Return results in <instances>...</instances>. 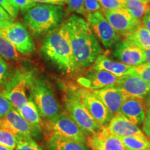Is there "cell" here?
I'll list each match as a JSON object with an SVG mask.
<instances>
[{
    "mask_svg": "<svg viewBox=\"0 0 150 150\" xmlns=\"http://www.w3.org/2000/svg\"><path fill=\"white\" fill-rule=\"evenodd\" d=\"M0 35L8 40L20 54L33 53L35 46L26 28L20 22H13L4 29H0Z\"/></svg>",
    "mask_w": 150,
    "mask_h": 150,
    "instance_id": "9c48e42d",
    "label": "cell"
},
{
    "mask_svg": "<svg viewBox=\"0 0 150 150\" xmlns=\"http://www.w3.org/2000/svg\"><path fill=\"white\" fill-rule=\"evenodd\" d=\"M0 145L13 150L16 147V136L8 129L0 127Z\"/></svg>",
    "mask_w": 150,
    "mask_h": 150,
    "instance_id": "83f0119b",
    "label": "cell"
},
{
    "mask_svg": "<svg viewBox=\"0 0 150 150\" xmlns=\"http://www.w3.org/2000/svg\"><path fill=\"white\" fill-rule=\"evenodd\" d=\"M67 13H75L81 16H87L85 8V0H67Z\"/></svg>",
    "mask_w": 150,
    "mask_h": 150,
    "instance_id": "f1b7e54d",
    "label": "cell"
},
{
    "mask_svg": "<svg viewBox=\"0 0 150 150\" xmlns=\"http://www.w3.org/2000/svg\"><path fill=\"white\" fill-rule=\"evenodd\" d=\"M87 145L91 150H125L120 138L103 127L98 134L88 137Z\"/></svg>",
    "mask_w": 150,
    "mask_h": 150,
    "instance_id": "e0dca14e",
    "label": "cell"
},
{
    "mask_svg": "<svg viewBox=\"0 0 150 150\" xmlns=\"http://www.w3.org/2000/svg\"><path fill=\"white\" fill-rule=\"evenodd\" d=\"M144 102L147 107H150V91L147 94V95L144 97Z\"/></svg>",
    "mask_w": 150,
    "mask_h": 150,
    "instance_id": "b9f144b4",
    "label": "cell"
},
{
    "mask_svg": "<svg viewBox=\"0 0 150 150\" xmlns=\"http://www.w3.org/2000/svg\"><path fill=\"white\" fill-rule=\"evenodd\" d=\"M21 117L24 118L28 122L33 125H40L41 124V117L38 108L31 99L29 98L28 101L21 107L17 108Z\"/></svg>",
    "mask_w": 150,
    "mask_h": 150,
    "instance_id": "7402d4cb",
    "label": "cell"
},
{
    "mask_svg": "<svg viewBox=\"0 0 150 150\" xmlns=\"http://www.w3.org/2000/svg\"><path fill=\"white\" fill-rule=\"evenodd\" d=\"M144 60L145 63L150 65V50H144Z\"/></svg>",
    "mask_w": 150,
    "mask_h": 150,
    "instance_id": "60d3db41",
    "label": "cell"
},
{
    "mask_svg": "<svg viewBox=\"0 0 150 150\" xmlns=\"http://www.w3.org/2000/svg\"><path fill=\"white\" fill-rule=\"evenodd\" d=\"M13 108V105L8 99L0 95V119L5 117Z\"/></svg>",
    "mask_w": 150,
    "mask_h": 150,
    "instance_id": "836d02e7",
    "label": "cell"
},
{
    "mask_svg": "<svg viewBox=\"0 0 150 150\" xmlns=\"http://www.w3.org/2000/svg\"><path fill=\"white\" fill-rule=\"evenodd\" d=\"M32 76L31 72L17 71L6 83L5 89L0 95L8 99L16 109L21 107L29 99L27 89Z\"/></svg>",
    "mask_w": 150,
    "mask_h": 150,
    "instance_id": "52a82bcc",
    "label": "cell"
},
{
    "mask_svg": "<svg viewBox=\"0 0 150 150\" xmlns=\"http://www.w3.org/2000/svg\"><path fill=\"white\" fill-rule=\"evenodd\" d=\"M0 150H13V149H9V148H8V147H4V146L0 145Z\"/></svg>",
    "mask_w": 150,
    "mask_h": 150,
    "instance_id": "7bdbcfd3",
    "label": "cell"
},
{
    "mask_svg": "<svg viewBox=\"0 0 150 150\" xmlns=\"http://www.w3.org/2000/svg\"><path fill=\"white\" fill-rule=\"evenodd\" d=\"M40 52L44 57L67 74L79 70L63 24L47 33L42 40Z\"/></svg>",
    "mask_w": 150,
    "mask_h": 150,
    "instance_id": "7a4b0ae2",
    "label": "cell"
},
{
    "mask_svg": "<svg viewBox=\"0 0 150 150\" xmlns=\"http://www.w3.org/2000/svg\"><path fill=\"white\" fill-rule=\"evenodd\" d=\"M144 1H145L146 2H147V3L150 4V0H144Z\"/></svg>",
    "mask_w": 150,
    "mask_h": 150,
    "instance_id": "ee69618b",
    "label": "cell"
},
{
    "mask_svg": "<svg viewBox=\"0 0 150 150\" xmlns=\"http://www.w3.org/2000/svg\"><path fill=\"white\" fill-rule=\"evenodd\" d=\"M78 70L93 65L102 50L87 20L72 15L63 24Z\"/></svg>",
    "mask_w": 150,
    "mask_h": 150,
    "instance_id": "6da1fadb",
    "label": "cell"
},
{
    "mask_svg": "<svg viewBox=\"0 0 150 150\" xmlns=\"http://www.w3.org/2000/svg\"><path fill=\"white\" fill-rule=\"evenodd\" d=\"M35 3L40 4H47L58 5V6H64L66 4L67 0H32Z\"/></svg>",
    "mask_w": 150,
    "mask_h": 150,
    "instance_id": "f35d334b",
    "label": "cell"
},
{
    "mask_svg": "<svg viewBox=\"0 0 150 150\" xmlns=\"http://www.w3.org/2000/svg\"><path fill=\"white\" fill-rule=\"evenodd\" d=\"M142 131L150 138V107H147L146 110L145 119L142 125Z\"/></svg>",
    "mask_w": 150,
    "mask_h": 150,
    "instance_id": "74e56055",
    "label": "cell"
},
{
    "mask_svg": "<svg viewBox=\"0 0 150 150\" xmlns=\"http://www.w3.org/2000/svg\"><path fill=\"white\" fill-rule=\"evenodd\" d=\"M76 93L94 119L103 127L109 123L112 116L100 99L91 90L76 87Z\"/></svg>",
    "mask_w": 150,
    "mask_h": 150,
    "instance_id": "7c38bea8",
    "label": "cell"
},
{
    "mask_svg": "<svg viewBox=\"0 0 150 150\" xmlns=\"http://www.w3.org/2000/svg\"><path fill=\"white\" fill-rule=\"evenodd\" d=\"M46 129L51 134H56L87 145L88 136L83 130L65 112H60L52 119L46 120Z\"/></svg>",
    "mask_w": 150,
    "mask_h": 150,
    "instance_id": "8992f818",
    "label": "cell"
},
{
    "mask_svg": "<svg viewBox=\"0 0 150 150\" xmlns=\"http://www.w3.org/2000/svg\"><path fill=\"white\" fill-rule=\"evenodd\" d=\"M16 4L24 12H26L29 9L33 8L35 5H37V3L33 1L32 0H13Z\"/></svg>",
    "mask_w": 150,
    "mask_h": 150,
    "instance_id": "8d00e7d4",
    "label": "cell"
},
{
    "mask_svg": "<svg viewBox=\"0 0 150 150\" xmlns=\"http://www.w3.org/2000/svg\"><path fill=\"white\" fill-rule=\"evenodd\" d=\"M86 19L93 32L105 48L109 49L122 40V36L99 11L88 13Z\"/></svg>",
    "mask_w": 150,
    "mask_h": 150,
    "instance_id": "ba28073f",
    "label": "cell"
},
{
    "mask_svg": "<svg viewBox=\"0 0 150 150\" xmlns=\"http://www.w3.org/2000/svg\"><path fill=\"white\" fill-rule=\"evenodd\" d=\"M102 8L106 11H115L125 8V0H98Z\"/></svg>",
    "mask_w": 150,
    "mask_h": 150,
    "instance_id": "4dcf8cb0",
    "label": "cell"
},
{
    "mask_svg": "<svg viewBox=\"0 0 150 150\" xmlns=\"http://www.w3.org/2000/svg\"><path fill=\"white\" fill-rule=\"evenodd\" d=\"M0 6L12 18L16 19L18 16L20 8L13 0H0Z\"/></svg>",
    "mask_w": 150,
    "mask_h": 150,
    "instance_id": "1f68e13d",
    "label": "cell"
},
{
    "mask_svg": "<svg viewBox=\"0 0 150 150\" xmlns=\"http://www.w3.org/2000/svg\"><path fill=\"white\" fill-rule=\"evenodd\" d=\"M93 91L104 103L112 117L119 112L126 99L115 85Z\"/></svg>",
    "mask_w": 150,
    "mask_h": 150,
    "instance_id": "d6986e66",
    "label": "cell"
},
{
    "mask_svg": "<svg viewBox=\"0 0 150 150\" xmlns=\"http://www.w3.org/2000/svg\"><path fill=\"white\" fill-rule=\"evenodd\" d=\"M63 102L67 115L87 136L98 134L102 130V127L94 119L79 96L76 87L72 86L65 89Z\"/></svg>",
    "mask_w": 150,
    "mask_h": 150,
    "instance_id": "277c9868",
    "label": "cell"
},
{
    "mask_svg": "<svg viewBox=\"0 0 150 150\" xmlns=\"http://www.w3.org/2000/svg\"><path fill=\"white\" fill-rule=\"evenodd\" d=\"M48 150H91L87 145L67 139L56 134H51L47 139Z\"/></svg>",
    "mask_w": 150,
    "mask_h": 150,
    "instance_id": "44dd1931",
    "label": "cell"
},
{
    "mask_svg": "<svg viewBox=\"0 0 150 150\" xmlns=\"http://www.w3.org/2000/svg\"><path fill=\"white\" fill-rule=\"evenodd\" d=\"M28 88L30 98L36 106L40 117L47 120L61 112L53 91L44 80L35 79L32 76Z\"/></svg>",
    "mask_w": 150,
    "mask_h": 150,
    "instance_id": "5b68a950",
    "label": "cell"
},
{
    "mask_svg": "<svg viewBox=\"0 0 150 150\" xmlns=\"http://www.w3.org/2000/svg\"><path fill=\"white\" fill-rule=\"evenodd\" d=\"M16 150H43L32 137L20 135H16Z\"/></svg>",
    "mask_w": 150,
    "mask_h": 150,
    "instance_id": "484cf974",
    "label": "cell"
},
{
    "mask_svg": "<svg viewBox=\"0 0 150 150\" xmlns=\"http://www.w3.org/2000/svg\"><path fill=\"white\" fill-rule=\"evenodd\" d=\"M115 86L122 93L125 99H144L150 91V83L133 74L120 76Z\"/></svg>",
    "mask_w": 150,
    "mask_h": 150,
    "instance_id": "5bb4252c",
    "label": "cell"
},
{
    "mask_svg": "<svg viewBox=\"0 0 150 150\" xmlns=\"http://www.w3.org/2000/svg\"><path fill=\"white\" fill-rule=\"evenodd\" d=\"M93 70L85 76L77 79L79 85L91 91H96L115 85L119 80L120 77L106 71Z\"/></svg>",
    "mask_w": 150,
    "mask_h": 150,
    "instance_id": "9a60e30c",
    "label": "cell"
},
{
    "mask_svg": "<svg viewBox=\"0 0 150 150\" xmlns=\"http://www.w3.org/2000/svg\"><path fill=\"white\" fill-rule=\"evenodd\" d=\"M64 16L63 6L37 4L26 11L24 21L31 31L40 34L59 27Z\"/></svg>",
    "mask_w": 150,
    "mask_h": 150,
    "instance_id": "3957f363",
    "label": "cell"
},
{
    "mask_svg": "<svg viewBox=\"0 0 150 150\" xmlns=\"http://www.w3.org/2000/svg\"><path fill=\"white\" fill-rule=\"evenodd\" d=\"M85 8L87 15L101 10L98 0H85Z\"/></svg>",
    "mask_w": 150,
    "mask_h": 150,
    "instance_id": "d590c367",
    "label": "cell"
},
{
    "mask_svg": "<svg viewBox=\"0 0 150 150\" xmlns=\"http://www.w3.org/2000/svg\"><path fill=\"white\" fill-rule=\"evenodd\" d=\"M0 56H1V54H0Z\"/></svg>",
    "mask_w": 150,
    "mask_h": 150,
    "instance_id": "f6af8a7d",
    "label": "cell"
},
{
    "mask_svg": "<svg viewBox=\"0 0 150 150\" xmlns=\"http://www.w3.org/2000/svg\"><path fill=\"white\" fill-rule=\"evenodd\" d=\"M142 24L150 33V11L142 19Z\"/></svg>",
    "mask_w": 150,
    "mask_h": 150,
    "instance_id": "ab89813d",
    "label": "cell"
},
{
    "mask_svg": "<svg viewBox=\"0 0 150 150\" xmlns=\"http://www.w3.org/2000/svg\"><path fill=\"white\" fill-rule=\"evenodd\" d=\"M112 56L129 66H137L145 63L143 49L134 41L127 38L120 40L114 45Z\"/></svg>",
    "mask_w": 150,
    "mask_h": 150,
    "instance_id": "4fadbf2b",
    "label": "cell"
},
{
    "mask_svg": "<svg viewBox=\"0 0 150 150\" xmlns=\"http://www.w3.org/2000/svg\"><path fill=\"white\" fill-rule=\"evenodd\" d=\"M124 38L134 41L143 50H150V33L142 24L132 34Z\"/></svg>",
    "mask_w": 150,
    "mask_h": 150,
    "instance_id": "d4e9b609",
    "label": "cell"
},
{
    "mask_svg": "<svg viewBox=\"0 0 150 150\" xmlns=\"http://www.w3.org/2000/svg\"><path fill=\"white\" fill-rule=\"evenodd\" d=\"M145 105L143 99H126L120 109L119 112L137 127H141L143 125L146 116Z\"/></svg>",
    "mask_w": 150,
    "mask_h": 150,
    "instance_id": "ac0fdd59",
    "label": "cell"
},
{
    "mask_svg": "<svg viewBox=\"0 0 150 150\" xmlns=\"http://www.w3.org/2000/svg\"><path fill=\"white\" fill-rule=\"evenodd\" d=\"M129 74L137 75L142 79L150 83V65L146 63L133 67Z\"/></svg>",
    "mask_w": 150,
    "mask_h": 150,
    "instance_id": "f546056e",
    "label": "cell"
},
{
    "mask_svg": "<svg viewBox=\"0 0 150 150\" xmlns=\"http://www.w3.org/2000/svg\"><path fill=\"white\" fill-rule=\"evenodd\" d=\"M104 127L110 134L119 137H147L139 127L119 112L111 118L109 123Z\"/></svg>",
    "mask_w": 150,
    "mask_h": 150,
    "instance_id": "2e32d148",
    "label": "cell"
},
{
    "mask_svg": "<svg viewBox=\"0 0 150 150\" xmlns=\"http://www.w3.org/2000/svg\"><path fill=\"white\" fill-rule=\"evenodd\" d=\"M9 67L5 60L0 56V86L6 83L11 77Z\"/></svg>",
    "mask_w": 150,
    "mask_h": 150,
    "instance_id": "d6a6232c",
    "label": "cell"
},
{
    "mask_svg": "<svg viewBox=\"0 0 150 150\" xmlns=\"http://www.w3.org/2000/svg\"><path fill=\"white\" fill-rule=\"evenodd\" d=\"M0 54L5 59L17 60L19 56L15 47L4 38L0 35Z\"/></svg>",
    "mask_w": 150,
    "mask_h": 150,
    "instance_id": "4316f807",
    "label": "cell"
},
{
    "mask_svg": "<svg viewBox=\"0 0 150 150\" xmlns=\"http://www.w3.org/2000/svg\"><path fill=\"white\" fill-rule=\"evenodd\" d=\"M132 68V66L125 65L121 62L112 61L106 54H100L92 66L94 70L106 71L118 77L129 74Z\"/></svg>",
    "mask_w": 150,
    "mask_h": 150,
    "instance_id": "ffe728a7",
    "label": "cell"
},
{
    "mask_svg": "<svg viewBox=\"0 0 150 150\" xmlns=\"http://www.w3.org/2000/svg\"><path fill=\"white\" fill-rule=\"evenodd\" d=\"M15 19L0 6V29H4L13 23Z\"/></svg>",
    "mask_w": 150,
    "mask_h": 150,
    "instance_id": "e575fe53",
    "label": "cell"
},
{
    "mask_svg": "<svg viewBox=\"0 0 150 150\" xmlns=\"http://www.w3.org/2000/svg\"><path fill=\"white\" fill-rule=\"evenodd\" d=\"M0 127L6 129L15 135L40 138L42 129L40 125H33L28 122L13 108L5 117L0 119Z\"/></svg>",
    "mask_w": 150,
    "mask_h": 150,
    "instance_id": "8fae6325",
    "label": "cell"
},
{
    "mask_svg": "<svg viewBox=\"0 0 150 150\" xmlns=\"http://www.w3.org/2000/svg\"><path fill=\"white\" fill-rule=\"evenodd\" d=\"M125 8L134 18L140 20L150 11V4L144 0H125Z\"/></svg>",
    "mask_w": 150,
    "mask_h": 150,
    "instance_id": "603a6c76",
    "label": "cell"
},
{
    "mask_svg": "<svg viewBox=\"0 0 150 150\" xmlns=\"http://www.w3.org/2000/svg\"><path fill=\"white\" fill-rule=\"evenodd\" d=\"M125 150H150V138L148 137H120Z\"/></svg>",
    "mask_w": 150,
    "mask_h": 150,
    "instance_id": "cb8c5ba5",
    "label": "cell"
},
{
    "mask_svg": "<svg viewBox=\"0 0 150 150\" xmlns=\"http://www.w3.org/2000/svg\"><path fill=\"white\" fill-rule=\"evenodd\" d=\"M101 13L122 37L132 34L141 25L142 22L134 18L126 8L115 11L101 9Z\"/></svg>",
    "mask_w": 150,
    "mask_h": 150,
    "instance_id": "30bf717a",
    "label": "cell"
}]
</instances>
